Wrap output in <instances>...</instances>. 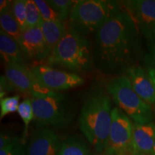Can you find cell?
I'll list each match as a JSON object with an SVG mask.
<instances>
[{
	"label": "cell",
	"instance_id": "cell-21",
	"mask_svg": "<svg viewBox=\"0 0 155 155\" xmlns=\"http://www.w3.org/2000/svg\"><path fill=\"white\" fill-rule=\"evenodd\" d=\"M12 12L20 26L22 31L27 28V0H15L12 2Z\"/></svg>",
	"mask_w": 155,
	"mask_h": 155
},
{
	"label": "cell",
	"instance_id": "cell-31",
	"mask_svg": "<svg viewBox=\"0 0 155 155\" xmlns=\"http://www.w3.org/2000/svg\"><path fill=\"white\" fill-rule=\"evenodd\" d=\"M128 155H145L144 154H142V153H139V152H132L131 153H129Z\"/></svg>",
	"mask_w": 155,
	"mask_h": 155
},
{
	"label": "cell",
	"instance_id": "cell-1",
	"mask_svg": "<svg viewBox=\"0 0 155 155\" xmlns=\"http://www.w3.org/2000/svg\"><path fill=\"white\" fill-rule=\"evenodd\" d=\"M139 30L131 15L121 9L96 32L94 60L106 75H123L141 52Z\"/></svg>",
	"mask_w": 155,
	"mask_h": 155
},
{
	"label": "cell",
	"instance_id": "cell-13",
	"mask_svg": "<svg viewBox=\"0 0 155 155\" xmlns=\"http://www.w3.org/2000/svg\"><path fill=\"white\" fill-rule=\"evenodd\" d=\"M125 75L130 81L135 92L150 106H155V90L152 79L147 71L139 66L131 67Z\"/></svg>",
	"mask_w": 155,
	"mask_h": 155
},
{
	"label": "cell",
	"instance_id": "cell-26",
	"mask_svg": "<svg viewBox=\"0 0 155 155\" xmlns=\"http://www.w3.org/2000/svg\"><path fill=\"white\" fill-rule=\"evenodd\" d=\"M0 83H1L0 84V97H1V99L4 98L3 97L7 94V93L15 90L14 86L12 85V83L9 82L5 75H4V76L2 75L1 76Z\"/></svg>",
	"mask_w": 155,
	"mask_h": 155
},
{
	"label": "cell",
	"instance_id": "cell-27",
	"mask_svg": "<svg viewBox=\"0 0 155 155\" xmlns=\"http://www.w3.org/2000/svg\"><path fill=\"white\" fill-rule=\"evenodd\" d=\"M17 137L14 135H11L9 133H1L0 136V150L5 148L6 147L9 146L13 141H15Z\"/></svg>",
	"mask_w": 155,
	"mask_h": 155
},
{
	"label": "cell",
	"instance_id": "cell-8",
	"mask_svg": "<svg viewBox=\"0 0 155 155\" xmlns=\"http://www.w3.org/2000/svg\"><path fill=\"white\" fill-rule=\"evenodd\" d=\"M5 74L15 90L29 95L32 98H44L58 93L42 86L31 68L27 65L17 63L5 64Z\"/></svg>",
	"mask_w": 155,
	"mask_h": 155
},
{
	"label": "cell",
	"instance_id": "cell-9",
	"mask_svg": "<svg viewBox=\"0 0 155 155\" xmlns=\"http://www.w3.org/2000/svg\"><path fill=\"white\" fill-rule=\"evenodd\" d=\"M31 70L42 86L54 92L68 90L84 83V79L76 73L55 69L45 64H38Z\"/></svg>",
	"mask_w": 155,
	"mask_h": 155
},
{
	"label": "cell",
	"instance_id": "cell-6",
	"mask_svg": "<svg viewBox=\"0 0 155 155\" xmlns=\"http://www.w3.org/2000/svg\"><path fill=\"white\" fill-rule=\"evenodd\" d=\"M106 89L116 106L134 123L145 124L152 121L154 115L152 106L135 92L125 74L115 75L110 79Z\"/></svg>",
	"mask_w": 155,
	"mask_h": 155
},
{
	"label": "cell",
	"instance_id": "cell-24",
	"mask_svg": "<svg viewBox=\"0 0 155 155\" xmlns=\"http://www.w3.org/2000/svg\"><path fill=\"white\" fill-rule=\"evenodd\" d=\"M38 6L43 21H61L57 12L50 7L47 1L34 0Z\"/></svg>",
	"mask_w": 155,
	"mask_h": 155
},
{
	"label": "cell",
	"instance_id": "cell-30",
	"mask_svg": "<svg viewBox=\"0 0 155 155\" xmlns=\"http://www.w3.org/2000/svg\"><path fill=\"white\" fill-rule=\"evenodd\" d=\"M152 62L155 65V41L154 42V45H153V48H152Z\"/></svg>",
	"mask_w": 155,
	"mask_h": 155
},
{
	"label": "cell",
	"instance_id": "cell-32",
	"mask_svg": "<svg viewBox=\"0 0 155 155\" xmlns=\"http://www.w3.org/2000/svg\"><path fill=\"white\" fill-rule=\"evenodd\" d=\"M151 155H155V141H154V146H153L152 152V154H151Z\"/></svg>",
	"mask_w": 155,
	"mask_h": 155
},
{
	"label": "cell",
	"instance_id": "cell-22",
	"mask_svg": "<svg viewBox=\"0 0 155 155\" xmlns=\"http://www.w3.org/2000/svg\"><path fill=\"white\" fill-rule=\"evenodd\" d=\"M27 28H35L40 27L43 19L35 1L27 0ZM27 28V29H28Z\"/></svg>",
	"mask_w": 155,
	"mask_h": 155
},
{
	"label": "cell",
	"instance_id": "cell-4",
	"mask_svg": "<svg viewBox=\"0 0 155 155\" xmlns=\"http://www.w3.org/2000/svg\"><path fill=\"white\" fill-rule=\"evenodd\" d=\"M120 4L108 0L76 1L68 19V25L85 35L97 32L116 13Z\"/></svg>",
	"mask_w": 155,
	"mask_h": 155
},
{
	"label": "cell",
	"instance_id": "cell-33",
	"mask_svg": "<svg viewBox=\"0 0 155 155\" xmlns=\"http://www.w3.org/2000/svg\"><path fill=\"white\" fill-rule=\"evenodd\" d=\"M98 155H109V154H106V153H102V154H99Z\"/></svg>",
	"mask_w": 155,
	"mask_h": 155
},
{
	"label": "cell",
	"instance_id": "cell-28",
	"mask_svg": "<svg viewBox=\"0 0 155 155\" xmlns=\"http://www.w3.org/2000/svg\"><path fill=\"white\" fill-rule=\"evenodd\" d=\"M12 2L8 0H1L0 1V13L5 12L12 9Z\"/></svg>",
	"mask_w": 155,
	"mask_h": 155
},
{
	"label": "cell",
	"instance_id": "cell-18",
	"mask_svg": "<svg viewBox=\"0 0 155 155\" xmlns=\"http://www.w3.org/2000/svg\"><path fill=\"white\" fill-rule=\"evenodd\" d=\"M0 26H1L2 30H3L6 34L12 38L19 43L22 37V31L15 17L13 16L12 9L1 13Z\"/></svg>",
	"mask_w": 155,
	"mask_h": 155
},
{
	"label": "cell",
	"instance_id": "cell-10",
	"mask_svg": "<svg viewBox=\"0 0 155 155\" xmlns=\"http://www.w3.org/2000/svg\"><path fill=\"white\" fill-rule=\"evenodd\" d=\"M139 32L149 41H155V0H131L123 2Z\"/></svg>",
	"mask_w": 155,
	"mask_h": 155
},
{
	"label": "cell",
	"instance_id": "cell-14",
	"mask_svg": "<svg viewBox=\"0 0 155 155\" xmlns=\"http://www.w3.org/2000/svg\"><path fill=\"white\" fill-rule=\"evenodd\" d=\"M155 141V123H134L132 152L151 155Z\"/></svg>",
	"mask_w": 155,
	"mask_h": 155
},
{
	"label": "cell",
	"instance_id": "cell-12",
	"mask_svg": "<svg viewBox=\"0 0 155 155\" xmlns=\"http://www.w3.org/2000/svg\"><path fill=\"white\" fill-rule=\"evenodd\" d=\"M62 142L49 128H40L32 134L27 148L28 155H58Z\"/></svg>",
	"mask_w": 155,
	"mask_h": 155
},
{
	"label": "cell",
	"instance_id": "cell-23",
	"mask_svg": "<svg viewBox=\"0 0 155 155\" xmlns=\"http://www.w3.org/2000/svg\"><path fill=\"white\" fill-rule=\"evenodd\" d=\"M19 96H13L4 98L0 101V118L3 119L9 114L17 112L19 106Z\"/></svg>",
	"mask_w": 155,
	"mask_h": 155
},
{
	"label": "cell",
	"instance_id": "cell-5",
	"mask_svg": "<svg viewBox=\"0 0 155 155\" xmlns=\"http://www.w3.org/2000/svg\"><path fill=\"white\" fill-rule=\"evenodd\" d=\"M31 101L34 121L38 128L67 126L76 116L78 106L75 102L58 92L44 98H31Z\"/></svg>",
	"mask_w": 155,
	"mask_h": 155
},
{
	"label": "cell",
	"instance_id": "cell-29",
	"mask_svg": "<svg viewBox=\"0 0 155 155\" xmlns=\"http://www.w3.org/2000/svg\"><path fill=\"white\" fill-rule=\"evenodd\" d=\"M147 73H148L149 75H150V78L152 79L155 90V68H149L148 70H147Z\"/></svg>",
	"mask_w": 155,
	"mask_h": 155
},
{
	"label": "cell",
	"instance_id": "cell-2",
	"mask_svg": "<svg viewBox=\"0 0 155 155\" xmlns=\"http://www.w3.org/2000/svg\"><path fill=\"white\" fill-rule=\"evenodd\" d=\"M111 98L101 86L92 88L84 98L78 118L81 131L99 154L107 146L111 125Z\"/></svg>",
	"mask_w": 155,
	"mask_h": 155
},
{
	"label": "cell",
	"instance_id": "cell-25",
	"mask_svg": "<svg viewBox=\"0 0 155 155\" xmlns=\"http://www.w3.org/2000/svg\"><path fill=\"white\" fill-rule=\"evenodd\" d=\"M0 155H28V153L22 139L17 137L11 144L0 150Z\"/></svg>",
	"mask_w": 155,
	"mask_h": 155
},
{
	"label": "cell",
	"instance_id": "cell-19",
	"mask_svg": "<svg viewBox=\"0 0 155 155\" xmlns=\"http://www.w3.org/2000/svg\"><path fill=\"white\" fill-rule=\"evenodd\" d=\"M17 113L22 119L24 123V131L22 137V141L23 143H25L27 140V137L28 136V130L30 124L34 121L35 116L33 108H32L31 98H26L19 104Z\"/></svg>",
	"mask_w": 155,
	"mask_h": 155
},
{
	"label": "cell",
	"instance_id": "cell-7",
	"mask_svg": "<svg viewBox=\"0 0 155 155\" xmlns=\"http://www.w3.org/2000/svg\"><path fill=\"white\" fill-rule=\"evenodd\" d=\"M134 124L117 106L113 108L108 144L104 153L109 155H128L132 152Z\"/></svg>",
	"mask_w": 155,
	"mask_h": 155
},
{
	"label": "cell",
	"instance_id": "cell-17",
	"mask_svg": "<svg viewBox=\"0 0 155 155\" xmlns=\"http://www.w3.org/2000/svg\"><path fill=\"white\" fill-rule=\"evenodd\" d=\"M58 155H92V152L87 143L82 139L71 137L62 142Z\"/></svg>",
	"mask_w": 155,
	"mask_h": 155
},
{
	"label": "cell",
	"instance_id": "cell-11",
	"mask_svg": "<svg viewBox=\"0 0 155 155\" xmlns=\"http://www.w3.org/2000/svg\"><path fill=\"white\" fill-rule=\"evenodd\" d=\"M19 45L25 61L32 62L35 65L47 61L50 55L40 27L28 28L23 31Z\"/></svg>",
	"mask_w": 155,
	"mask_h": 155
},
{
	"label": "cell",
	"instance_id": "cell-3",
	"mask_svg": "<svg viewBox=\"0 0 155 155\" xmlns=\"http://www.w3.org/2000/svg\"><path fill=\"white\" fill-rule=\"evenodd\" d=\"M46 62L50 66L58 65L73 72L91 71L94 60L90 42L86 35L68 25Z\"/></svg>",
	"mask_w": 155,
	"mask_h": 155
},
{
	"label": "cell",
	"instance_id": "cell-16",
	"mask_svg": "<svg viewBox=\"0 0 155 155\" xmlns=\"http://www.w3.org/2000/svg\"><path fill=\"white\" fill-rule=\"evenodd\" d=\"M68 26L61 21H43L40 25L42 35L50 53L63 38Z\"/></svg>",
	"mask_w": 155,
	"mask_h": 155
},
{
	"label": "cell",
	"instance_id": "cell-20",
	"mask_svg": "<svg viewBox=\"0 0 155 155\" xmlns=\"http://www.w3.org/2000/svg\"><path fill=\"white\" fill-rule=\"evenodd\" d=\"M76 1L71 0H49L47 2L59 16L61 22H65L70 17L73 6Z\"/></svg>",
	"mask_w": 155,
	"mask_h": 155
},
{
	"label": "cell",
	"instance_id": "cell-15",
	"mask_svg": "<svg viewBox=\"0 0 155 155\" xmlns=\"http://www.w3.org/2000/svg\"><path fill=\"white\" fill-rule=\"evenodd\" d=\"M0 53L5 64L17 63L26 65L18 42L2 30H0Z\"/></svg>",
	"mask_w": 155,
	"mask_h": 155
}]
</instances>
